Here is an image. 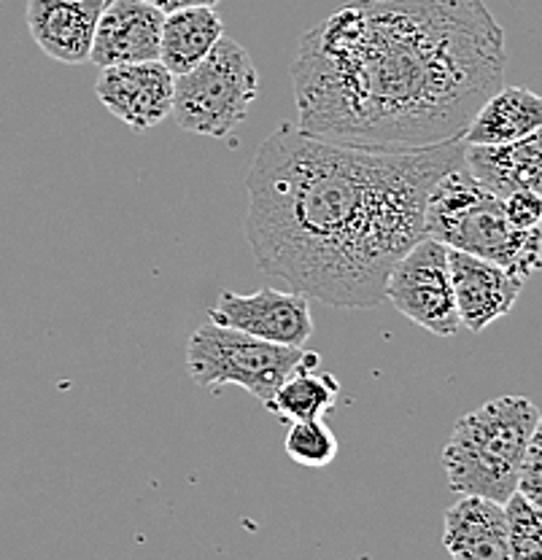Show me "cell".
<instances>
[{"mask_svg": "<svg viewBox=\"0 0 542 560\" xmlns=\"http://www.w3.org/2000/svg\"><path fill=\"white\" fill-rule=\"evenodd\" d=\"M464 162V138L422 151H376L281 125L246 175V241L256 267L343 311L387 302L392 267L427 235V200Z\"/></svg>", "mask_w": 542, "mask_h": 560, "instance_id": "7a4b0ae2", "label": "cell"}, {"mask_svg": "<svg viewBox=\"0 0 542 560\" xmlns=\"http://www.w3.org/2000/svg\"><path fill=\"white\" fill-rule=\"evenodd\" d=\"M464 165L499 200L512 191L542 195V127L510 143H464Z\"/></svg>", "mask_w": 542, "mask_h": 560, "instance_id": "5bb4252c", "label": "cell"}, {"mask_svg": "<svg viewBox=\"0 0 542 560\" xmlns=\"http://www.w3.org/2000/svg\"><path fill=\"white\" fill-rule=\"evenodd\" d=\"M427 235L448 248L494 261L521 280L542 270V226L516 230L507 221L503 200L464 162L440 175L429 191Z\"/></svg>", "mask_w": 542, "mask_h": 560, "instance_id": "277c9868", "label": "cell"}, {"mask_svg": "<svg viewBox=\"0 0 542 560\" xmlns=\"http://www.w3.org/2000/svg\"><path fill=\"white\" fill-rule=\"evenodd\" d=\"M337 394H341V383L335 375L322 372L319 366H302L278 385L265 410L276 418L289 420V423L324 418L335 407Z\"/></svg>", "mask_w": 542, "mask_h": 560, "instance_id": "e0dca14e", "label": "cell"}, {"mask_svg": "<svg viewBox=\"0 0 542 560\" xmlns=\"http://www.w3.org/2000/svg\"><path fill=\"white\" fill-rule=\"evenodd\" d=\"M319 364L322 355L313 350L260 340L214 320L203 324L186 342V372L200 388L238 385L262 405L273 399L291 372Z\"/></svg>", "mask_w": 542, "mask_h": 560, "instance_id": "5b68a950", "label": "cell"}, {"mask_svg": "<svg viewBox=\"0 0 542 560\" xmlns=\"http://www.w3.org/2000/svg\"><path fill=\"white\" fill-rule=\"evenodd\" d=\"M173 81L176 75L160 60L127 62L101 68L95 95L132 132H149L171 116Z\"/></svg>", "mask_w": 542, "mask_h": 560, "instance_id": "9c48e42d", "label": "cell"}, {"mask_svg": "<svg viewBox=\"0 0 542 560\" xmlns=\"http://www.w3.org/2000/svg\"><path fill=\"white\" fill-rule=\"evenodd\" d=\"M260 95V75L243 44L221 35L206 60L176 75L173 110L178 130L192 136L227 138Z\"/></svg>", "mask_w": 542, "mask_h": 560, "instance_id": "8992f818", "label": "cell"}, {"mask_svg": "<svg viewBox=\"0 0 542 560\" xmlns=\"http://www.w3.org/2000/svg\"><path fill=\"white\" fill-rule=\"evenodd\" d=\"M224 35L221 16L214 9H181L165 14L160 40V62L173 75L186 73L200 60H206L208 51L217 46Z\"/></svg>", "mask_w": 542, "mask_h": 560, "instance_id": "2e32d148", "label": "cell"}, {"mask_svg": "<svg viewBox=\"0 0 542 560\" xmlns=\"http://www.w3.org/2000/svg\"><path fill=\"white\" fill-rule=\"evenodd\" d=\"M518 490L542 506V412L532 431V440H529L527 458H523L521 477H518Z\"/></svg>", "mask_w": 542, "mask_h": 560, "instance_id": "ffe728a7", "label": "cell"}, {"mask_svg": "<svg viewBox=\"0 0 542 560\" xmlns=\"http://www.w3.org/2000/svg\"><path fill=\"white\" fill-rule=\"evenodd\" d=\"M162 14L146 0H108L97 20L90 62L97 68L160 60Z\"/></svg>", "mask_w": 542, "mask_h": 560, "instance_id": "30bf717a", "label": "cell"}, {"mask_svg": "<svg viewBox=\"0 0 542 560\" xmlns=\"http://www.w3.org/2000/svg\"><path fill=\"white\" fill-rule=\"evenodd\" d=\"M106 0H27V31L46 57L66 66L90 60Z\"/></svg>", "mask_w": 542, "mask_h": 560, "instance_id": "7c38bea8", "label": "cell"}, {"mask_svg": "<svg viewBox=\"0 0 542 560\" xmlns=\"http://www.w3.org/2000/svg\"><path fill=\"white\" fill-rule=\"evenodd\" d=\"M208 320L291 348H305L313 335L311 300L291 289H260L254 294L221 291Z\"/></svg>", "mask_w": 542, "mask_h": 560, "instance_id": "ba28073f", "label": "cell"}, {"mask_svg": "<svg viewBox=\"0 0 542 560\" xmlns=\"http://www.w3.org/2000/svg\"><path fill=\"white\" fill-rule=\"evenodd\" d=\"M542 127V95L529 86H499L472 116L464 143L499 145Z\"/></svg>", "mask_w": 542, "mask_h": 560, "instance_id": "9a60e30c", "label": "cell"}, {"mask_svg": "<svg viewBox=\"0 0 542 560\" xmlns=\"http://www.w3.org/2000/svg\"><path fill=\"white\" fill-rule=\"evenodd\" d=\"M442 547L457 560H507L505 504L486 495H462L442 517Z\"/></svg>", "mask_w": 542, "mask_h": 560, "instance_id": "4fadbf2b", "label": "cell"}, {"mask_svg": "<svg viewBox=\"0 0 542 560\" xmlns=\"http://www.w3.org/2000/svg\"><path fill=\"white\" fill-rule=\"evenodd\" d=\"M538 420L540 407L527 396H499L459 418L442 447V469L453 493L505 504L518 490Z\"/></svg>", "mask_w": 542, "mask_h": 560, "instance_id": "3957f363", "label": "cell"}, {"mask_svg": "<svg viewBox=\"0 0 542 560\" xmlns=\"http://www.w3.org/2000/svg\"><path fill=\"white\" fill-rule=\"evenodd\" d=\"M146 3L157 5V9H160L162 14H171V11L200 9V5H206V9H214V5H219L221 0H146Z\"/></svg>", "mask_w": 542, "mask_h": 560, "instance_id": "7402d4cb", "label": "cell"}, {"mask_svg": "<svg viewBox=\"0 0 542 560\" xmlns=\"http://www.w3.org/2000/svg\"><path fill=\"white\" fill-rule=\"evenodd\" d=\"M106 3H108V0H106Z\"/></svg>", "mask_w": 542, "mask_h": 560, "instance_id": "603a6c76", "label": "cell"}, {"mask_svg": "<svg viewBox=\"0 0 542 560\" xmlns=\"http://www.w3.org/2000/svg\"><path fill=\"white\" fill-rule=\"evenodd\" d=\"M448 259H451L459 320L470 331H483L488 324H494L516 307L523 289L521 278H516L494 261L468 254V250L451 248Z\"/></svg>", "mask_w": 542, "mask_h": 560, "instance_id": "8fae6325", "label": "cell"}, {"mask_svg": "<svg viewBox=\"0 0 542 560\" xmlns=\"http://www.w3.org/2000/svg\"><path fill=\"white\" fill-rule=\"evenodd\" d=\"M505 215L516 230H538L542 226V195L538 191H512L503 200Z\"/></svg>", "mask_w": 542, "mask_h": 560, "instance_id": "44dd1931", "label": "cell"}, {"mask_svg": "<svg viewBox=\"0 0 542 560\" xmlns=\"http://www.w3.org/2000/svg\"><path fill=\"white\" fill-rule=\"evenodd\" d=\"M505 68L483 0H351L297 44V127L357 149H433L464 138Z\"/></svg>", "mask_w": 542, "mask_h": 560, "instance_id": "6da1fadb", "label": "cell"}, {"mask_svg": "<svg viewBox=\"0 0 542 560\" xmlns=\"http://www.w3.org/2000/svg\"><path fill=\"white\" fill-rule=\"evenodd\" d=\"M505 517L510 558H542V506L516 490L505 501Z\"/></svg>", "mask_w": 542, "mask_h": 560, "instance_id": "ac0fdd59", "label": "cell"}, {"mask_svg": "<svg viewBox=\"0 0 542 560\" xmlns=\"http://www.w3.org/2000/svg\"><path fill=\"white\" fill-rule=\"evenodd\" d=\"M448 254L451 248L446 243L424 235L407 248L387 280V302L437 337H453L462 329Z\"/></svg>", "mask_w": 542, "mask_h": 560, "instance_id": "52a82bcc", "label": "cell"}, {"mask_svg": "<svg viewBox=\"0 0 542 560\" xmlns=\"http://www.w3.org/2000/svg\"><path fill=\"white\" fill-rule=\"evenodd\" d=\"M287 455L308 469H322L337 458V436L322 418L295 420L287 431Z\"/></svg>", "mask_w": 542, "mask_h": 560, "instance_id": "d6986e66", "label": "cell"}]
</instances>
